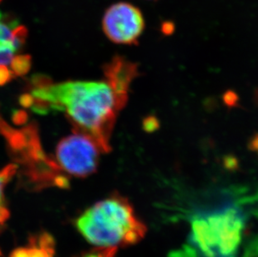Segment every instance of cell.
<instances>
[{
  "label": "cell",
  "mask_w": 258,
  "mask_h": 257,
  "mask_svg": "<svg viewBox=\"0 0 258 257\" xmlns=\"http://www.w3.org/2000/svg\"><path fill=\"white\" fill-rule=\"evenodd\" d=\"M126 102L106 80L61 83L38 80L22 99L25 106L38 113L64 112L79 131L97 142L103 153L111 149L110 136L115 118Z\"/></svg>",
  "instance_id": "1"
},
{
  "label": "cell",
  "mask_w": 258,
  "mask_h": 257,
  "mask_svg": "<svg viewBox=\"0 0 258 257\" xmlns=\"http://www.w3.org/2000/svg\"><path fill=\"white\" fill-rule=\"evenodd\" d=\"M190 221L188 244L172 257H258V234L239 205L199 211Z\"/></svg>",
  "instance_id": "2"
},
{
  "label": "cell",
  "mask_w": 258,
  "mask_h": 257,
  "mask_svg": "<svg viewBox=\"0 0 258 257\" xmlns=\"http://www.w3.org/2000/svg\"><path fill=\"white\" fill-rule=\"evenodd\" d=\"M79 232L99 247H124L140 242L146 234L141 221L125 197L113 195L95 203L76 221Z\"/></svg>",
  "instance_id": "3"
},
{
  "label": "cell",
  "mask_w": 258,
  "mask_h": 257,
  "mask_svg": "<svg viewBox=\"0 0 258 257\" xmlns=\"http://www.w3.org/2000/svg\"><path fill=\"white\" fill-rule=\"evenodd\" d=\"M101 152L102 150L91 136L78 131L58 143L57 162L58 167L70 175L86 177L97 169Z\"/></svg>",
  "instance_id": "4"
},
{
  "label": "cell",
  "mask_w": 258,
  "mask_h": 257,
  "mask_svg": "<svg viewBox=\"0 0 258 257\" xmlns=\"http://www.w3.org/2000/svg\"><path fill=\"white\" fill-rule=\"evenodd\" d=\"M26 35L25 27L0 18V85L29 71L30 57L21 52Z\"/></svg>",
  "instance_id": "5"
},
{
  "label": "cell",
  "mask_w": 258,
  "mask_h": 257,
  "mask_svg": "<svg viewBox=\"0 0 258 257\" xmlns=\"http://www.w3.org/2000/svg\"><path fill=\"white\" fill-rule=\"evenodd\" d=\"M105 35L116 44H133L145 29L142 12L128 3H117L105 12L102 21Z\"/></svg>",
  "instance_id": "6"
},
{
  "label": "cell",
  "mask_w": 258,
  "mask_h": 257,
  "mask_svg": "<svg viewBox=\"0 0 258 257\" xmlns=\"http://www.w3.org/2000/svg\"><path fill=\"white\" fill-rule=\"evenodd\" d=\"M105 76L115 91L127 100L132 80L138 76L137 66L121 57H115L105 66Z\"/></svg>",
  "instance_id": "7"
},
{
  "label": "cell",
  "mask_w": 258,
  "mask_h": 257,
  "mask_svg": "<svg viewBox=\"0 0 258 257\" xmlns=\"http://www.w3.org/2000/svg\"><path fill=\"white\" fill-rule=\"evenodd\" d=\"M16 169V165H10L0 170V232L5 229V223L10 217V211L5 202V186L15 175Z\"/></svg>",
  "instance_id": "8"
},
{
  "label": "cell",
  "mask_w": 258,
  "mask_h": 257,
  "mask_svg": "<svg viewBox=\"0 0 258 257\" xmlns=\"http://www.w3.org/2000/svg\"><path fill=\"white\" fill-rule=\"evenodd\" d=\"M118 248L99 247L81 257H115Z\"/></svg>",
  "instance_id": "9"
},
{
  "label": "cell",
  "mask_w": 258,
  "mask_h": 257,
  "mask_svg": "<svg viewBox=\"0 0 258 257\" xmlns=\"http://www.w3.org/2000/svg\"><path fill=\"white\" fill-rule=\"evenodd\" d=\"M10 257H29L27 247H20L13 250Z\"/></svg>",
  "instance_id": "10"
},
{
  "label": "cell",
  "mask_w": 258,
  "mask_h": 257,
  "mask_svg": "<svg viewBox=\"0 0 258 257\" xmlns=\"http://www.w3.org/2000/svg\"><path fill=\"white\" fill-rule=\"evenodd\" d=\"M2 0H0V2H1ZM0 18H2V15H1V13H0Z\"/></svg>",
  "instance_id": "11"
},
{
  "label": "cell",
  "mask_w": 258,
  "mask_h": 257,
  "mask_svg": "<svg viewBox=\"0 0 258 257\" xmlns=\"http://www.w3.org/2000/svg\"><path fill=\"white\" fill-rule=\"evenodd\" d=\"M0 256H1V250H0Z\"/></svg>",
  "instance_id": "12"
}]
</instances>
